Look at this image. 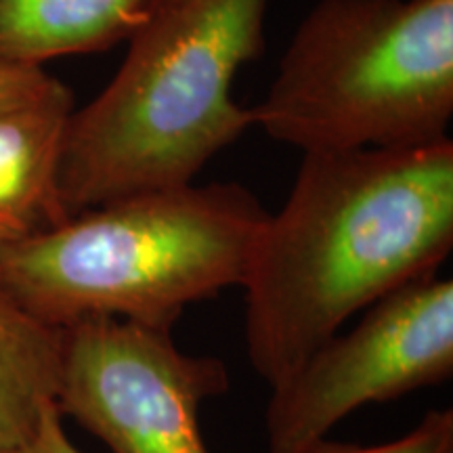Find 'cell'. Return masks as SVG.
I'll return each mask as SVG.
<instances>
[{
    "label": "cell",
    "mask_w": 453,
    "mask_h": 453,
    "mask_svg": "<svg viewBox=\"0 0 453 453\" xmlns=\"http://www.w3.org/2000/svg\"><path fill=\"white\" fill-rule=\"evenodd\" d=\"M453 248V141L307 151L246 280L243 338L271 387L350 317L437 275Z\"/></svg>",
    "instance_id": "1"
},
{
    "label": "cell",
    "mask_w": 453,
    "mask_h": 453,
    "mask_svg": "<svg viewBox=\"0 0 453 453\" xmlns=\"http://www.w3.org/2000/svg\"><path fill=\"white\" fill-rule=\"evenodd\" d=\"M269 0H154L105 88L70 113L59 164L65 217L194 183L254 127L237 72L265 50Z\"/></svg>",
    "instance_id": "2"
},
{
    "label": "cell",
    "mask_w": 453,
    "mask_h": 453,
    "mask_svg": "<svg viewBox=\"0 0 453 453\" xmlns=\"http://www.w3.org/2000/svg\"><path fill=\"white\" fill-rule=\"evenodd\" d=\"M267 217L240 183L124 196L0 248V290L59 330L116 317L173 332L189 304L242 286Z\"/></svg>",
    "instance_id": "3"
},
{
    "label": "cell",
    "mask_w": 453,
    "mask_h": 453,
    "mask_svg": "<svg viewBox=\"0 0 453 453\" xmlns=\"http://www.w3.org/2000/svg\"><path fill=\"white\" fill-rule=\"evenodd\" d=\"M252 120L303 154L447 139L453 0H319Z\"/></svg>",
    "instance_id": "4"
},
{
    "label": "cell",
    "mask_w": 453,
    "mask_h": 453,
    "mask_svg": "<svg viewBox=\"0 0 453 453\" xmlns=\"http://www.w3.org/2000/svg\"><path fill=\"white\" fill-rule=\"evenodd\" d=\"M226 390L223 361L185 353L170 330L116 317L61 327L57 410L113 453H211L200 410Z\"/></svg>",
    "instance_id": "5"
},
{
    "label": "cell",
    "mask_w": 453,
    "mask_h": 453,
    "mask_svg": "<svg viewBox=\"0 0 453 453\" xmlns=\"http://www.w3.org/2000/svg\"><path fill=\"white\" fill-rule=\"evenodd\" d=\"M451 373L453 281L433 275L407 283L271 387L269 453H298L361 407L434 387Z\"/></svg>",
    "instance_id": "6"
},
{
    "label": "cell",
    "mask_w": 453,
    "mask_h": 453,
    "mask_svg": "<svg viewBox=\"0 0 453 453\" xmlns=\"http://www.w3.org/2000/svg\"><path fill=\"white\" fill-rule=\"evenodd\" d=\"M72 111L67 87L0 111V248L67 219L59 200V164Z\"/></svg>",
    "instance_id": "7"
},
{
    "label": "cell",
    "mask_w": 453,
    "mask_h": 453,
    "mask_svg": "<svg viewBox=\"0 0 453 453\" xmlns=\"http://www.w3.org/2000/svg\"><path fill=\"white\" fill-rule=\"evenodd\" d=\"M154 0H0V57L44 67L127 42Z\"/></svg>",
    "instance_id": "8"
},
{
    "label": "cell",
    "mask_w": 453,
    "mask_h": 453,
    "mask_svg": "<svg viewBox=\"0 0 453 453\" xmlns=\"http://www.w3.org/2000/svg\"><path fill=\"white\" fill-rule=\"evenodd\" d=\"M61 330L32 317L0 290V449L24 443L55 403Z\"/></svg>",
    "instance_id": "9"
},
{
    "label": "cell",
    "mask_w": 453,
    "mask_h": 453,
    "mask_svg": "<svg viewBox=\"0 0 453 453\" xmlns=\"http://www.w3.org/2000/svg\"><path fill=\"white\" fill-rule=\"evenodd\" d=\"M298 453H453V411L449 407L428 411L416 428L382 445H350L324 437Z\"/></svg>",
    "instance_id": "10"
},
{
    "label": "cell",
    "mask_w": 453,
    "mask_h": 453,
    "mask_svg": "<svg viewBox=\"0 0 453 453\" xmlns=\"http://www.w3.org/2000/svg\"><path fill=\"white\" fill-rule=\"evenodd\" d=\"M64 87L44 67L13 64L0 57V111L41 101Z\"/></svg>",
    "instance_id": "11"
},
{
    "label": "cell",
    "mask_w": 453,
    "mask_h": 453,
    "mask_svg": "<svg viewBox=\"0 0 453 453\" xmlns=\"http://www.w3.org/2000/svg\"><path fill=\"white\" fill-rule=\"evenodd\" d=\"M0 453H81V449L67 437L64 416L55 403H50L42 411L41 422H38L32 437H27L24 443L9 447V449H0Z\"/></svg>",
    "instance_id": "12"
}]
</instances>
